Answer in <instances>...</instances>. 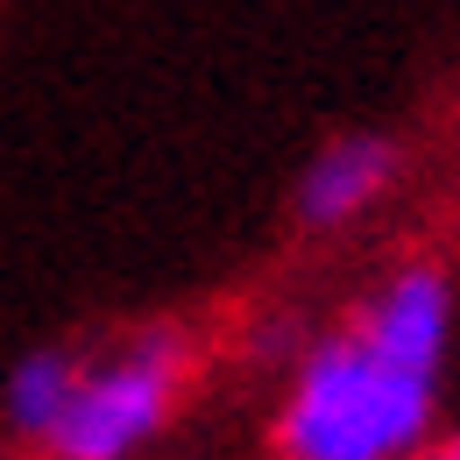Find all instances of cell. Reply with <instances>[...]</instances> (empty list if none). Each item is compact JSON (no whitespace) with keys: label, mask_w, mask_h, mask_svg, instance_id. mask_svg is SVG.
<instances>
[{"label":"cell","mask_w":460,"mask_h":460,"mask_svg":"<svg viewBox=\"0 0 460 460\" xmlns=\"http://www.w3.org/2000/svg\"><path fill=\"white\" fill-rule=\"evenodd\" d=\"M454 290L439 270H403L341 333L312 347L284 397L290 460H411L432 439Z\"/></svg>","instance_id":"1"},{"label":"cell","mask_w":460,"mask_h":460,"mask_svg":"<svg viewBox=\"0 0 460 460\" xmlns=\"http://www.w3.org/2000/svg\"><path fill=\"white\" fill-rule=\"evenodd\" d=\"M177 390H184V341L142 333V341L114 347L107 361H78L71 403L43 447L58 460H135L171 425Z\"/></svg>","instance_id":"2"},{"label":"cell","mask_w":460,"mask_h":460,"mask_svg":"<svg viewBox=\"0 0 460 460\" xmlns=\"http://www.w3.org/2000/svg\"><path fill=\"white\" fill-rule=\"evenodd\" d=\"M390 171H397L390 142H376V135H341V142H326L319 164L305 171V184H297V213H305L312 227H341V220L368 213V206L383 199Z\"/></svg>","instance_id":"3"},{"label":"cell","mask_w":460,"mask_h":460,"mask_svg":"<svg viewBox=\"0 0 460 460\" xmlns=\"http://www.w3.org/2000/svg\"><path fill=\"white\" fill-rule=\"evenodd\" d=\"M71 383H78V361H71L64 347L22 354L14 376H7V425H14L22 439H50V425H58L64 403H71Z\"/></svg>","instance_id":"4"},{"label":"cell","mask_w":460,"mask_h":460,"mask_svg":"<svg viewBox=\"0 0 460 460\" xmlns=\"http://www.w3.org/2000/svg\"><path fill=\"white\" fill-rule=\"evenodd\" d=\"M411 460H460V432H447V439H425Z\"/></svg>","instance_id":"5"}]
</instances>
